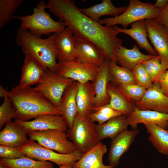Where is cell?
<instances>
[{"label":"cell","mask_w":168,"mask_h":168,"mask_svg":"<svg viewBox=\"0 0 168 168\" xmlns=\"http://www.w3.org/2000/svg\"><path fill=\"white\" fill-rule=\"evenodd\" d=\"M168 3V0H157L153 4L155 8L161 9L165 7Z\"/></svg>","instance_id":"60d3db41"},{"label":"cell","mask_w":168,"mask_h":168,"mask_svg":"<svg viewBox=\"0 0 168 168\" xmlns=\"http://www.w3.org/2000/svg\"><path fill=\"white\" fill-rule=\"evenodd\" d=\"M0 168H9L8 166L0 162Z\"/></svg>","instance_id":"ee69618b"},{"label":"cell","mask_w":168,"mask_h":168,"mask_svg":"<svg viewBox=\"0 0 168 168\" xmlns=\"http://www.w3.org/2000/svg\"><path fill=\"white\" fill-rule=\"evenodd\" d=\"M100 70L99 66L84 63L76 58L59 60L57 63V72L58 74L80 83L94 82Z\"/></svg>","instance_id":"30bf717a"},{"label":"cell","mask_w":168,"mask_h":168,"mask_svg":"<svg viewBox=\"0 0 168 168\" xmlns=\"http://www.w3.org/2000/svg\"><path fill=\"white\" fill-rule=\"evenodd\" d=\"M127 116L129 125L136 129L138 124H152L165 129L168 127V114L152 110H143L137 107Z\"/></svg>","instance_id":"2e32d148"},{"label":"cell","mask_w":168,"mask_h":168,"mask_svg":"<svg viewBox=\"0 0 168 168\" xmlns=\"http://www.w3.org/2000/svg\"><path fill=\"white\" fill-rule=\"evenodd\" d=\"M94 122L89 116H82L77 113L72 127L67 131L68 138L74 143L76 151L81 154L100 142Z\"/></svg>","instance_id":"5b68a950"},{"label":"cell","mask_w":168,"mask_h":168,"mask_svg":"<svg viewBox=\"0 0 168 168\" xmlns=\"http://www.w3.org/2000/svg\"><path fill=\"white\" fill-rule=\"evenodd\" d=\"M16 117V112L10 99L8 96L5 97L0 106V129L7 122L13 118L15 119Z\"/></svg>","instance_id":"e575fe53"},{"label":"cell","mask_w":168,"mask_h":168,"mask_svg":"<svg viewBox=\"0 0 168 168\" xmlns=\"http://www.w3.org/2000/svg\"><path fill=\"white\" fill-rule=\"evenodd\" d=\"M132 72L137 84L147 90L152 86L153 83L141 63L138 64Z\"/></svg>","instance_id":"d590c367"},{"label":"cell","mask_w":168,"mask_h":168,"mask_svg":"<svg viewBox=\"0 0 168 168\" xmlns=\"http://www.w3.org/2000/svg\"><path fill=\"white\" fill-rule=\"evenodd\" d=\"M148 37L160 57L161 63L168 69V29L155 19L145 20Z\"/></svg>","instance_id":"8fae6325"},{"label":"cell","mask_w":168,"mask_h":168,"mask_svg":"<svg viewBox=\"0 0 168 168\" xmlns=\"http://www.w3.org/2000/svg\"><path fill=\"white\" fill-rule=\"evenodd\" d=\"M89 116L92 121L93 122H97L99 124H102L110 119L116 117L114 115L100 113L95 112H91Z\"/></svg>","instance_id":"74e56055"},{"label":"cell","mask_w":168,"mask_h":168,"mask_svg":"<svg viewBox=\"0 0 168 168\" xmlns=\"http://www.w3.org/2000/svg\"><path fill=\"white\" fill-rule=\"evenodd\" d=\"M23 2V0H0V28L10 21L16 9Z\"/></svg>","instance_id":"d6a6232c"},{"label":"cell","mask_w":168,"mask_h":168,"mask_svg":"<svg viewBox=\"0 0 168 168\" xmlns=\"http://www.w3.org/2000/svg\"><path fill=\"white\" fill-rule=\"evenodd\" d=\"M54 42L58 50L57 58L59 60L69 61L76 58V39L68 27L56 33Z\"/></svg>","instance_id":"603a6c76"},{"label":"cell","mask_w":168,"mask_h":168,"mask_svg":"<svg viewBox=\"0 0 168 168\" xmlns=\"http://www.w3.org/2000/svg\"><path fill=\"white\" fill-rule=\"evenodd\" d=\"M47 69L30 56L25 54L18 86L25 87L38 84L43 78Z\"/></svg>","instance_id":"ffe728a7"},{"label":"cell","mask_w":168,"mask_h":168,"mask_svg":"<svg viewBox=\"0 0 168 168\" xmlns=\"http://www.w3.org/2000/svg\"><path fill=\"white\" fill-rule=\"evenodd\" d=\"M149 134L148 140L160 153L168 155V129L157 125L143 124Z\"/></svg>","instance_id":"f1b7e54d"},{"label":"cell","mask_w":168,"mask_h":168,"mask_svg":"<svg viewBox=\"0 0 168 168\" xmlns=\"http://www.w3.org/2000/svg\"><path fill=\"white\" fill-rule=\"evenodd\" d=\"M27 133L11 120L7 122L0 132V145L19 148L28 141Z\"/></svg>","instance_id":"44dd1931"},{"label":"cell","mask_w":168,"mask_h":168,"mask_svg":"<svg viewBox=\"0 0 168 168\" xmlns=\"http://www.w3.org/2000/svg\"><path fill=\"white\" fill-rule=\"evenodd\" d=\"M135 105L139 110L168 114V97L161 91L156 82L146 90L142 98Z\"/></svg>","instance_id":"5bb4252c"},{"label":"cell","mask_w":168,"mask_h":168,"mask_svg":"<svg viewBox=\"0 0 168 168\" xmlns=\"http://www.w3.org/2000/svg\"><path fill=\"white\" fill-rule=\"evenodd\" d=\"M156 20L168 29V3L165 7L160 9Z\"/></svg>","instance_id":"ab89813d"},{"label":"cell","mask_w":168,"mask_h":168,"mask_svg":"<svg viewBox=\"0 0 168 168\" xmlns=\"http://www.w3.org/2000/svg\"><path fill=\"white\" fill-rule=\"evenodd\" d=\"M131 25V28L128 29L121 28L116 25L114 27L119 33H124L130 36L137 42V45L140 48L145 49L150 54L158 55L147 40L148 33L145 20L138 21Z\"/></svg>","instance_id":"7402d4cb"},{"label":"cell","mask_w":168,"mask_h":168,"mask_svg":"<svg viewBox=\"0 0 168 168\" xmlns=\"http://www.w3.org/2000/svg\"><path fill=\"white\" fill-rule=\"evenodd\" d=\"M114 55L117 63L132 71L139 63L156 56L142 53L136 44L130 49L120 46L115 49Z\"/></svg>","instance_id":"e0dca14e"},{"label":"cell","mask_w":168,"mask_h":168,"mask_svg":"<svg viewBox=\"0 0 168 168\" xmlns=\"http://www.w3.org/2000/svg\"><path fill=\"white\" fill-rule=\"evenodd\" d=\"M59 168H74L72 164H68L59 166Z\"/></svg>","instance_id":"7bdbcfd3"},{"label":"cell","mask_w":168,"mask_h":168,"mask_svg":"<svg viewBox=\"0 0 168 168\" xmlns=\"http://www.w3.org/2000/svg\"><path fill=\"white\" fill-rule=\"evenodd\" d=\"M110 61L106 58L99 66L100 71L93 82L95 92L94 108L102 107L110 102V98L107 92V87L109 82H111L109 68Z\"/></svg>","instance_id":"9a60e30c"},{"label":"cell","mask_w":168,"mask_h":168,"mask_svg":"<svg viewBox=\"0 0 168 168\" xmlns=\"http://www.w3.org/2000/svg\"><path fill=\"white\" fill-rule=\"evenodd\" d=\"M156 83L162 93L168 97V69L160 77Z\"/></svg>","instance_id":"f35d334b"},{"label":"cell","mask_w":168,"mask_h":168,"mask_svg":"<svg viewBox=\"0 0 168 168\" xmlns=\"http://www.w3.org/2000/svg\"><path fill=\"white\" fill-rule=\"evenodd\" d=\"M10 91L5 89L0 84V97L1 99L4 98L7 96H9Z\"/></svg>","instance_id":"b9f144b4"},{"label":"cell","mask_w":168,"mask_h":168,"mask_svg":"<svg viewBox=\"0 0 168 168\" xmlns=\"http://www.w3.org/2000/svg\"><path fill=\"white\" fill-rule=\"evenodd\" d=\"M106 145L101 142L86 152L72 164L74 168H113L106 166L102 161L103 156L107 152Z\"/></svg>","instance_id":"d4e9b609"},{"label":"cell","mask_w":168,"mask_h":168,"mask_svg":"<svg viewBox=\"0 0 168 168\" xmlns=\"http://www.w3.org/2000/svg\"><path fill=\"white\" fill-rule=\"evenodd\" d=\"M47 8L63 21L76 39L89 41L99 48L106 58L117 63L114 52L122 46V40L114 26L106 27L82 12L72 0H49Z\"/></svg>","instance_id":"6da1fadb"},{"label":"cell","mask_w":168,"mask_h":168,"mask_svg":"<svg viewBox=\"0 0 168 168\" xmlns=\"http://www.w3.org/2000/svg\"><path fill=\"white\" fill-rule=\"evenodd\" d=\"M18 148L28 157L36 160L53 162L59 166L75 163L80 159L82 155L77 151L67 154L56 152L29 139L25 144Z\"/></svg>","instance_id":"52a82bcc"},{"label":"cell","mask_w":168,"mask_h":168,"mask_svg":"<svg viewBox=\"0 0 168 168\" xmlns=\"http://www.w3.org/2000/svg\"><path fill=\"white\" fill-rule=\"evenodd\" d=\"M139 133L137 128L127 129L112 139L108 156L110 166L113 168L117 166L121 157L129 150Z\"/></svg>","instance_id":"4fadbf2b"},{"label":"cell","mask_w":168,"mask_h":168,"mask_svg":"<svg viewBox=\"0 0 168 168\" xmlns=\"http://www.w3.org/2000/svg\"><path fill=\"white\" fill-rule=\"evenodd\" d=\"M79 82L74 81L64 91L61 98L59 109L69 128L72 126L77 113L76 96Z\"/></svg>","instance_id":"ac0fdd59"},{"label":"cell","mask_w":168,"mask_h":168,"mask_svg":"<svg viewBox=\"0 0 168 168\" xmlns=\"http://www.w3.org/2000/svg\"><path fill=\"white\" fill-rule=\"evenodd\" d=\"M153 83L157 82L160 77L168 69L161 63L158 55L142 63Z\"/></svg>","instance_id":"1f68e13d"},{"label":"cell","mask_w":168,"mask_h":168,"mask_svg":"<svg viewBox=\"0 0 168 168\" xmlns=\"http://www.w3.org/2000/svg\"><path fill=\"white\" fill-rule=\"evenodd\" d=\"M56 33L45 39L35 37L28 31L19 29L16 38V43L22 48L25 54H28L44 68L57 72L59 52L54 42Z\"/></svg>","instance_id":"3957f363"},{"label":"cell","mask_w":168,"mask_h":168,"mask_svg":"<svg viewBox=\"0 0 168 168\" xmlns=\"http://www.w3.org/2000/svg\"><path fill=\"white\" fill-rule=\"evenodd\" d=\"M107 92L110 98V102L105 106L128 116L135 108V104L129 100L111 82L108 85Z\"/></svg>","instance_id":"4316f807"},{"label":"cell","mask_w":168,"mask_h":168,"mask_svg":"<svg viewBox=\"0 0 168 168\" xmlns=\"http://www.w3.org/2000/svg\"><path fill=\"white\" fill-rule=\"evenodd\" d=\"M27 134L29 140L36 141L42 146L58 153L67 154L77 151L73 142L68 140L65 132L50 129L33 131Z\"/></svg>","instance_id":"9c48e42d"},{"label":"cell","mask_w":168,"mask_h":168,"mask_svg":"<svg viewBox=\"0 0 168 168\" xmlns=\"http://www.w3.org/2000/svg\"><path fill=\"white\" fill-rule=\"evenodd\" d=\"M9 91L8 97L16 112L15 119L27 121L44 114L62 116L59 109L31 86L18 85Z\"/></svg>","instance_id":"7a4b0ae2"},{"label":"cell","mask_w":168,"mask_h":168,"mask_svg":"<svg viewBox=\"0 0 168 168\" xmlns=\"http://www.w3.org/2000/svg\"><path fill=\"white\" fill-rule=\"evenodd\" d=\"M47 4L43 0L39 2L31 15L13 16L12 18L19 19L21 22L20 29L28 31L34 36L40 38L43 35H48L53 33H58L65 28V23L60 19L55 21L45 10Z\"/></svg>","instance_id":"277c9868"},{"label":"cell","mask_w":168,"mask_h":168,"mask_svg":"<svg viewBox=\"0 0 168 168\" xmlns=\"http://www.w3.org/2000/svg\"><path fill=\"white\" fill-rule=\"evenodd\" d=\"M0 162L9 168H53L51 162L36 160L28 156L15 159L1 158Z\"/></svg>","instance_id":"4dcf8cb0"},{"label":"cell","mask_w":168,"mask_h":168,"mask_svg":"<svg viewBox=\"0 0 168 168\" xmlns=\"http://www.w3.org/2000/svg\"><path fill=\"white\" fill-rule=\"evenodd\" d=\"M14 122L27 133L33 131L57 129L66 132L68 126L62 116L46 114L40 116L31 121L15 119Z\"/></svg>","instance_id":"7c38bea8"},{"label":"cell","mask_w":168,"mask_h":168,"mask_svg":"<svg viewBox=\"0 0 168 168\" xmlns=\"http://www.w3.org/2000/svg\"><path fill=\"white\" fill-rule=\"evenodd\" d=\"M161 9L155 8L150 2L144 3L139 0H130L126 10L121 15L114 17L100 19L98 22L105 24L106 27L121 25L124 29L138 21L148 19H156Z\"/></svg>","instance_id":"8992f818"},{"label":"cell","mask_w":168,"mask_h":168,"mask_svg":"<svg viewBox=\"0 0 168 168\" xmlns=\"http://www.w3.org/2000/svg\"><path fill=\"white\" fill-rule=\"evenodd\" d=\"M75 58L86 63L99 66L106 58L102 51L93 44L76 39Z\"/></svg>","instance_id":"d6986e66"},{"label":"cell","mask_w":168,"mask_h":168,"mask_svg":"<svg viewBox=\"0 0 168 168\" xmlns=\"http://www.w3.org/2000/svg\"><path fill=\"white\" fill-rule=\"evenodd\" d=\"M27 156L18 147L0 145V157L1 158L15 159Z\"/></svg>","instance_id":"8d00e7d4"},{"label":"cell","mask_w":168,"mask_h":168,"mask_svg":"<svg viewBox=\"0 0 168 168\" xmlns=\"http://www.w3.org/2000/svg\"><path fill=\"white\" fill-rule=\"evenodd\" d=\"M167 129H168V127H167Z\"/></svg>","instance_id":"f6af8a7d"},{"label":"cell","mask_w":168,"mask_h":168,"mask_svg":"<svg viewBox=\"0 0 168 168\" xmlns=\"http://www.w3.org/2000/svg\"><path fill=\"white\" fill-rule=\"evenodd\" d=\"M74 81L47 69L42 80L33 88L59 109L64 91Z\"/></svg>","instance_id":"ba28073f"},{"label":"cell","mask_w":168,"mask_h":168,"mask_svg":"<svg viewBox=\"0 0 168 168\" xmlns=\"http://www.w3.org/2000/svg\"><path fill=\"white\" fill-rule=\"evenodd\" d=\"M127 6L116 7L111 0H102V2L86 8H79L83 13L92 20L98 22L100 17L105 15L114 16L121 15L126 9Z\"/></svg>","instance_id":"83f0119b"},{"label":"cell","mask_w":168,"mask_h":168,"mask_svg":"<svg viewBox=\"0 0 168 168\" xmlns=\"http://www.w3.org/2000/svg\"><path fill=\"white\" fill-rule=\"evenodd\" d=\"M129 125L127 116L124 114L113 118L102 124H96L99 141L106 138L113 139L128 129Z\"/></svg>","instance_id":"484cf974"},{"label":"cell","mask_w":168,"mask_h":168,"mask_svg":"<svg viewBox=\"0 0 168 168\" xmlns=\"http://www.w3.org/2000/svg\"><path fill=\"white\" fill-rule=\"evenodd\" d=\"M122 93L135 104L143 97L147 89L137 84H121L117 86Z\"/></svg>","instance_id":"836d02e7"},{"label":"cell","mask_w":168,"mask_h":168,"mask_svg":"<svg viewBox=\"0 0 168 168\" xmlns=\"http://www.w3.org/2000/svg\"><path fill=\"white\" fill-rule=\"evenodd\" d=\"M95 92L93 82H79L76 96L77 113L89 116L94 107Z\"/></svg>","instance_id":"cb8c5ba5"},{"label":"cell","mask_w":168,"mask_h":168,"mask_svg":"<svg viewBox=\"0 0 168 168\" xmlns=\"http://www.w3.org/2000/svg\"><path fill=\"white\" fill-rule=\"evenodd\" d=\"M111 82L117 86L121 84H137L132 72L111 61L109 66Z\"/></svg>","instance_id":"f546056e"}]
</instances>
